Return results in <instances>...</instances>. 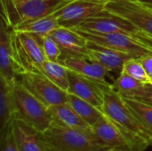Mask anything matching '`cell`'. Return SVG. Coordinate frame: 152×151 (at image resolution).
<instances>
[{"label": "cell", "instance_id": "obj_1", "mask_svg": "<svg viewBox=\"0 0 152 151\" xmlns=\"http://www.w3.org/2000/svg\"><path fill=\"white\" fill-rule=\"evenodd\" d=\"M102 111L106 117L113 121L138 150H144L152 146V132L146 128L130 110L119 93L106 86L103 91Z\"/></svg>", "mask_w": 152, "mask_h": 151}, {"label": "cell", "instance_id": "obj_2", "mask_svg": "<svg viewBox=\"0 0 152 151\" xmlns=\"http://www.w3.org/2000/svg\"><path fill=\"white\" fill-rule=\"evenodd\" d=\"M41 137L47 151H110L92 129L71 128L53 122Z\"/></svg>", "mask_w": 152, "mask_h": 151}, {"label": "cell", "instance_id": "obj_3", "mask_svg": "<svg viewBox=\"0 0 152 151\" xmlns=\"http://www.w3.org/2000/svg\"><path fill=\"white\" fill-rule=\"evenodd\" d=\"M69 0H1V19L10 28L18 24L46 16Z\"/></svg>", "mask_w": 152, "mask_h": 151}, {"label": "cell", "instance_id": "obj_4", "mask_svg": "<svg viewBox=\"0 0 152 151\" xmlns=\"http://www.w3.org/2000/svg\"><path fill=\"white\" fill-rule=\"evenodd\" d=\"M16 117L40 133L45 132L53 123L49 108L30 93L19 81L12 86Z\"/></svg>", "mask_w": 152, "mask_h": 151}, {"label": "cell", "instance_id": "obj_5", "mask_svg": "<svg viewBox=\"0 0 152 151\" xmlns=\"http://www.w3.org/2000/svg\"><path fill=\"white\" fill-rule=\"evenodd\" d=\"M11 35L18 75L39 72L40 66L46 61L39 36L12 28Z\"/></svg>", "mask_w": 152, "mask_h": 151}, {"label": "cell", "instance_id": "obj_6", "mask_svg": "<svg viewBox=\"0 0 152 151\" xmlns=\"http://www.w3.org/2000/svg\"><path fill=\"white\" fill-rule=\"evenodd\" d=\"M18 81L47 108L68 102V93L39 72L21 74Z\"/></svg>", "mask_w": 152, "mask_h": 151}, {"label": "cell", "instance_id": "obj_7", "mask_svg": "<svg viewBox=\"0 0 152 151\" xmlns=\"http://www.w3.org/2000/svg\"><path fill=\"white\" fill-rule=\"evenodd\" d=\"M108 0H69L53 14L61 27L75 28L86 19L106 10Z\"/></svg>", "mask_w": 152, "mask_h": 151}, {"label": "cell", "instance_id": "obj_8", "mask_svg": "<svg viewBox=\"0 0 152 151\" xmlns=\"http://www.w3.org/2000/svg\"><path fill=\"white\" fill-rule=\"evenodd\" d=\"M76 29V28H74ZM87 41L109 47L114 50L128 53L142 58L145 55L151 54L152 50L138 41L133 34L115 32V33H93L80 29H76Z\"/></svg>", "mask_w": 152, "mask_h": 151}, {"label": "cell", "instance_id": "obj_9", "mask_svg": "<svg viewBox=\"0 0 152 151\" xmlns=\"http://www.w3.org/2000/svg\"><path fill=\"white\" fill-rule=\"evenodd\" d=\"M106 10L130 21L138 30L152 36V8L139 0H108Z\"/></svg>", "mask_w": 152, "mask_h": 151}, {"label": "cell", "instance_id": "obj_10", "mask_svg": "<svg viewBox=\"0 0 152 151\" xmlns=\"http://www.w3.org/2000/svg\"><path fill=\"white\" fill-rule=\"evenodd\" d=\"M75 28L86 32L102 34L115 32L133 34L138 30L130 21L113 14L107 10L86 19Z\"/></svg>", "mask_w": 152, "mask_h": 151}, {"label": "cell", "instance_id": "obj_11", "mask_svg": "<svg viewBox=\"0 0 152 151\" xmlns=\"http://www.w3.org/2000/svg\"><path fill=\"white\" fill-rule=\"evenodd\" d=\"M69 93H72L102 110L104 102V88L112 85L103 84L99 81L87 78L70 69H69Z\"/></svg>", "mask_w": 152, "mask_h": 151}, {"label": "cell", "instance_id": "obj_12", "mask_svg": "<svg viewBox=\"0 0 152 151\" xmlns=\"http://www.w3.org/2000/svg\"><path fill=\"white\" fill-rule=\"evenodd\" d=\"M92 131L110 151L136 150L122 130L105 115L92 126Z\"/></svg>", "mask_w": 152, "mask_h": 151}, {"label": "cell", "instance_id": "obj_13", "mask_svg": "<svg viewBox=\"0 0 152 151\" xmlns=\"http://www.w3.org/2000/svg\"><path fill=\"white\" fill-rule=\"evenodd\" d=\"M0 78L13 85L19 78L12 43L11 28L1 19L0 23Z\"/></svg>", "mask_w": 152, "mask_h": 151}, {"label": "cell", "instance_id": "obj_14", "mask_svg": "<svg viewBox=\"0 0 152 151\" xmlns=\"http://www.w3.org/2000/svg\"><path fill=\"white\" fill-rule=\"evenodd\" d=\"M69 69L75 71L87 78L99 81L103 84L112 85L108 81L110 74L112 73L100 62L89 56H70L59 61Z\"/></svg>", "mask_w": 152, "mask_h": 151}, {"label": "cell", "instance_id": "obj_15", "mask_svg": "<svg viewBox=\"0 0 152 151\" xmlns=\"http://www.w3.org/2000/svg\"><path fill=\"white\" fill-rule=\"evenodd\" d=\"M51 35L62 52L61 59L70 56H88L87 40L76 29L61 26Z\"/></svg>", "mask_w": 152, "mask_h": 151}, {"label": "cell", "instance_id": "obj_16", "mask_svg": "<svg viewBox=\"0 0 152 151\" xmlns=\"http://www.w3.org/2000/svg\"><path fill=\"white\" fill-rule=\"evenodd\" d=\"M87 54L90 58L100 62L110 72H121L124 63L131 58H139L134 54L114 50L98 44L87 41Z\"/></svg>", "mask_w": 152, "mask_h": 151}, {"label": "cell", "instance_id": "obj_17", "mask_svg": "<svg viewBox=\"0 0 152 151\" xmlns=\"http://www.w3.org/2000/svg\"><path fill=\"white\" fill-rule=\"evenodd\" d=\"M12 133L20 151H47L41 133L22 120L16 118L12 124Z\"/></svg>", "mask_w": 152, "mask_h": 151}, {"label": "cell", "instance_id": "obj_18", "mask_svg": "<svg viewBox=\"0 0 152 151\" xmlns=\"http://www.w3.org/2000/svg\"><path fill=\"white\" fill-rule=\"evenodd\" d=\"M0 138L8 133L16 117V107L12 86L4 79L0 78Z\"/></svg>", "mask_w": 152, "mask_h": 151}, {"label": "cell", "instance_id": "obj_19", "mask_svg": "<svg viewBox=\"0 0 152 151\" xmlns=\"http://www.w3.org/2000/svg\"><path fill=\"white\" fill-rule=\"evenodd\" d=\"M49 111L53 118V122L59 125L77 129H92V127L80 117V116L68 102L50 107Z\"/></svg>", "mask_w": 152, "mask_h": 151}, {"label": "cell", "instance_id": "obj_20", "mask_svg": "<svg viewBox=\"0 0 152 151\" xmlns=\"http://www.w3.org/2000/svg\"><path fill=\"white\" fill-rule=\"evenodd\" d=\"M59 27H61V25L58 19L53 13H52L46 16L21 22L12 29L31 33L38 36H45L51 35Z\"/></svg>", "mask_w": 152, "mask_h": 151}, {"label": "cell", "instance_id": "obj_21", "mask_svg": "<svg viewBox=\"0 0 152 151\" xmlns=\"http://www.w3.org/2000/svg\"><path fill=\"white\" fill-rule=\"evenodd\" d=\"M39 72L65 92H69V69L60 61H45L39 68Z\"/></svg>", "mask_w": 152, "mask_h": 151}, {"label": "cell", "instance_id": "obj_22", "mask_svg": "<svg viewBox=\"0 0 152 151\" xmlns=\"http://www.w3.org/2000/svg\"><path fill=\"white\" fill-rule=\"evenodd\" d=\"M68 103L74 109V110L80 116V117L86 122L91 127L94 125L103 116L102 109L96 108L88 101L68 93Z\"/></svg>", "mask_w": 152, "mask_h": 151}, {"label": "cell", "instance_id": "obj_23", "mask_svg": "<svg viewBox=\"0 0 152 151\" xmlns=\"http://www.w3.org/2000/svg\"><path fill=\"white\" fill-rule=\"evenodd\" d=\"M122 97L130 110L139 119V121L152 132V105L135 99L124 96Z\"/></svg>", "mask_w": 152, "mask_h": 151}, {"label": "cell", "instance_id": "obj_24", "mask_svg": "<svg viewBox=\"0 0 152 151\" xmlns=\"http://www.w3.org/2000/svg\"><path fill=\"white\" fill-rule=\"evenodd\" d=\"M142 84L143 83L136 80L125 71L121 70V72L118 74V77L112 84V88L119 93L122 96H126L142 86Z\"/></svg>", "mask_w": 152, "mask_h": 151}, {"label": "cell", "instance_id": "obj_25", "mask_svg": "<svg viewBox=\"0 0 152 151\" xmlns=\"http://www.w3.org/2000/svg\"><path fill=\"white\" fill-rule=\"evenodd\" d=\"M122 70L143 84L149 82L148 74L140 58H131L127 60L124 63Z\"/></svg>", "mask_w": 152, "mask_h": 151}, {"label": "cell", "instance_id": "obj_26", "mask_svg": "<svg viewBox=\"0 0 152 151\" xmlns=\"http://www.w3.org/2000/svg\"><path fill=\"white\" fill-rule=\"evenodd\" d=\"M39 38L45 59L51 61H59L62 52L53 36L47 35L45 36H39Z\"/></svg>", "mask_w": 152, "mask_h": 151}, {"label": "cell", "instance_id": "obj_27", "mask_svg": "<svg viewBox=\"0 0 152 151\" xmlns=\"http://www.w3.org/2000/svg\"><path fill=\"white\" fill-rule=\"evenodd\" d=\"M124 97L135 99L152 105V85L150 83L142 84V85L140 86L138 89L134 90V92Z\"/></svg>", "mask_w": 152, "mask_h": 151}, {"label": "cell", "instance_id": "obj_28", "mask_svg": "<svg viewBox=\"0 0 152 151\" xmlns=\"http://www.w3.org/2000/svg\"><path fill=\"white\" fill-rule=\"evenodd\" d=\"M0 150L1 151H20L13 136L12 127L11 131L4 136L0 138Z\"/></svg>", "mask_w": 152, "mask_h": 151}, {"label": "cell", "instance_id": "obj_29", "mask_svg": "<svg viewBox=\"0 0 152 151\" xmlns=\"http://www.w3.org/2000/svg\"><path fill=\"white\" fill-rule=\"evenodd\" d=\"M133 36L138 40L140 41L142 44H143L144 45H146L147 47H149L151 50H152V36L142 32L140 30H136L134 33H133Z\"/></svg>", "mask_w": 152, "mask_h": 151}, {"label": "cell", "instance_id": "obj_30", "mask_svg": "<svg viewBox=\"0 0 152 151\" xmlns=\"http://www.w3.org/2000/svg\"><path fill=\"white\" fill-rule=\"evenodd\" d=\"M140 2H142V4H146L147 6L149 7H151L152 8V0H139Z\"/></svg>", "mask_w": 152, "mask_h": 151}, {"label": "cell", "instance_id": "obj_31", "mask_svg": "<svg viewBox=\"0 0 152 151\" xmlns=\"http://www.w3.org/2000/svg\"><path fill=\"white\" fill-rule=\"evenodd\" d=\"M148 83H150V84H151L152 85V75L149 77V82H148Z\"/></svg>", "mask_w": 152, "mask_h": 151}, {"label": "cell", "instance_id": "obj_32", "mask_svg": "<svg viewBox=\"0 0 152 151\" xmlns=\"http://www.w3.org/2000/svg\"><path fill=\"white\" fill-rule=\"evenodd\" d=\"M124 151H142V150H124Z\"/></svg>", "mask_w": 152, "mask_h": 151}]
</instances>
